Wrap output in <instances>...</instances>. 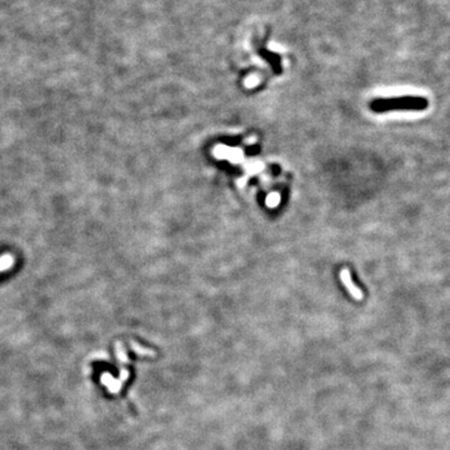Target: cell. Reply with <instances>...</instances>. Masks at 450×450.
<instances>
[{"label": "cell", "mask_w": 450, "mask_h": 450, "mask_svg": "<svg viewBox=\"0 0 450 450\" xmlns=\"http://www.w3.org/2000/svg\"><path fill=\"white\" fill-rule=\"evenodd\" d=\"M14 264H15V258L11 255V254H4V255H2L0 256V273L13 268Z\"/></svg>", "instance_id": "cell-3"}, {"label": "cell", "mask_w": 450, "mask_h": 450, "mask_svg": "<svg viewBox=\"0 0 450 450\" xmlns=\"http://www.w3.org/2000/svg\"><path fill=\"white\" fill-rule=\"evenodd\" d=\"M117 356H118L119 361H121V363H129L128 355H126V353L124 352L123 345H121L120 343H117Z\"/></svg>", "instance_id": "cell-5"}, {"label": "cell", "mask_w": 450, "mask_h": 450, "mask_svg": "<svg viewBox=\"0 0 450 450\" xmlns=\"http://www.w3.org/2000/svg\"><path fill=\"white\" fill-rule=\"evenodd\" d=\"M429 101L423 97H400L389 99H375L370 103V109L375 113H387L392 110H425Z\"/></svg>", "instance_id": "cell-1"}, {"label": "cell", "mask_w": 450, "mask_h": 450, "mask_svg": "<svg viewBox=\"0 0 450 450\" xmlns=\"http://www.w3.org/2000/svg\"><path fill=\"white\" fill-rule=\"evenodd\" d=\"M340 279H341V282H343V284L345 285V288H347L348 291L350 293V295H352L354 299H356V300L363 299V291H361L358 287H356L355 284H354L352 275H350V271L348 270V269H343V270H341Z\"/></svg>", "instance_id": "cell-2"}, {"label": "cell", "mask_w": 450, "mask_h": 450, "mask_svg": "<svg viewBox=\"0 0 450 450\" xmlns=\"http://www.w3.org/2000/svg\"><path fill=\"white\" fill-rule=\"evenodd\" d=\"M130 345H132L133 350H134V352L137 353V354H139V355H144V356H154L155 355L154 350L146 349V348H143V347H141V345L135 343V341H132V343H130Z\"/></svg>", "instance_id": "cell-4"}]
</instances>
